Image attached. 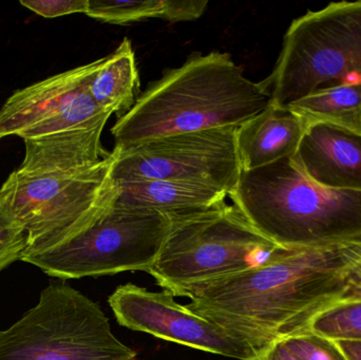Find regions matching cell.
I'll list each match as a JSON object with an SVG mask.
<instances>
[{
	"mask_svg": "<svg viewBox=\"0 0 361 360\" xmlns=\"http://www.w3.org/2000/svg\"><path fill=\"white\" fill-rule=\"evenodd\" d=\"M140 75L133 44L124 38L103 63L89 86L95 103L110 113L125 114L137 101Z\"/></svg>",
	"mask_w": 361,
	"mask_h": 360,
	"instance_id": "15",
	"label": "cell"
},
{
	"mask_svg": "<svg viewBox=\"0 0 361 360\" xmlns=\"http://www.w3.org/2000/svg\"><path fill=\"white\" fill-rule=\"evenodd\" d=\"M293 164L318 185L361 192V135L333 125L305 128Z\"/></svg>",
	"mask_w": 361,
	"mask_h": 360,
	"instance_id": "12",
	"label": "cell"
},
{
	"mask_svg": "<svg viewBox=\"0 0 361 360\" xmlns=\"http://www.w3.org/2000/svg\"><path fill=\"white\" fill-rule=\"evenodd\" d=\"M171 224L169 216L159 211L112 206L66 240L27 249L21 261L63 280L128 271L149 272L162 252Z\"/></svg>",
	"mask_w": 361,
	"mask_h": 360,
	"instance_id": "8",
	"label": "cell"
},
{
	"mask_svg": "<svg viewBox=\"0 0 361 360\" xmlns=\"http://www.w3.org/2000/svg\"><path fill=\"white\" fill-rule=\"evenodd\" d=\"M114 206L118 209L184 215L209 209L226 201L224 190L177 180H139L114 182Z\"/></svg>",
	"mask_w": 361,
	"mask_h": 360,
	"instance_id": "14",
	"label": "cell"
},
{
	"mask_svg": "<svg viewBox=\"0 0 361 360\" xmlns=\"http://www.w3.org/2000/svg\"><path fill=\"white\" fill-rule=\"evenodd\" d=\"M20 4L44 18H56L75 13L86 14L89 0H21Z\"/></svg>",
	"mask_w": 361,
	"mask_h": 360,
	"instance_id": "21",
	"label": "cell"
},
{
	"mask_svg": "<svg viewBox=\"0 0 361 360\" xmlns=\"http://www.w3.org/2000/svg\"><path fill=\"white\" fill-rule=\"evenodd\" d=\"M256 360H301L293 354L283 342H275V344L265 349Z\"/></svg>",
	"mask_w": 361,
	"mask_h": 360,
	"instance_id": "23",
	"label": "cell"
},
{
	"mask_svg": "<svg viewBox=\"0 0 361 360\" xmlns=\"http://www.w3.org/2000/svg\"><path fill=\"white\" fill-rule=\"evenodd\" d=\"M286 348L301 360H347L332 340L303 332L282 340Z\"/></svg>",
	"mask_w": 361,
	"mask_h": 360,
	"instance_id": "20",
	"label": "cell"
},
{
	"mask_svg": "<svg viewBox=\"0 0 361 360\" xmlns=\"http://www.w3.org/2000/svg\"><path fill=\"white\" fill-rule=\"evenodd\" d=\"M0 360H137V354L114 336L97 302L53 283L36 306L0 331Z\"/></svg>",
	"mask_w": 361,
	"mask_h": 360,
	"instance_id": "7",
	"label": "cell"
},
{
	"mask_svg": "<svg viewBox=\"0 0 361 360\" xmlns=\"http://www.w3.org/2000/svg\"><path fill=\"white\" fill-rule=\"evenodd\" d=\"M228 197L255 230L281 249L361 243V192L318 185L290 156L242 170Z\"/></svg>",
	"mask_w": 361,
	"mask_h": 360,
	"instance_id": "3",
	"label": "cell"
},
{
	"mask_svg": "<svg viewBox=\"0 0 361 360\" xmlns=\"http://www.w3.org/2000/svg\"><path fill=\"white\" fill-rule=\"evenodd\" d=\"M333 342V340H332ZM334 342L339 352L347 360H361V342H349V340H338Z\"/></svg>",
	"mask_w": 361,
	"mask_h": 360,
	"instance_id": "24",
	"label": "cell"
},
{
	"mask_svg": "<svg viewBox=\"0 0 361 360\" xmlns=\"http://www.w3.org/2000/svg\"><path fill=\"white\" fill-rule=\"evenodd\" d=\"M103 61L104 57L15 91L0 109V139L48 132L91 97L89 86Z\"/></svg>",
	"mask_w": 361,
	"mask_h": 360,
	"instance_id": "11",
	"label": "cell"
},
{
	"mask_svg": "<svg viewBox=\"0 0 361 360\" xmlns=\"http://www.w3.org/2000/svg\"><path fill=\"white\" fill-rule=\"evenodd\" d=\"M116 154L91 167L19 166L0 188V205L27 235V249L73 236L114 206Z\"/></svg>",
	"mask_w": 361,
	"mask_h": 360,
	"instance_id": "4",
	"label": "cell"
},
{
	"mask_svg": "<svg viewBox=\"0 0 361 360\" xmlns=\"http://www.w3.org/2000/svg\"><path fill=\"white\" fill-rule=\"evenodd\" d=\"M286 109L301 118L305 126L324 123L361 135V82L317 91Z\"/></svg>",
	"mask_w": 361,
	"mask_h": 360,
	"instance_id": "16",
	"label": "cell"
},
{
	"mask_svg": "<svg viewBox=\"0 0 361 360\" xmlns=\"http://www.w3.org/2000/svg\"><path fill=\"white\" fill-rule=\"evenodd\" d=\"M271 94L246 77L228 53L193 54L137 97L111 129L116 146L221 127H239L263 111Z\"/></svg>",
	"mask_w": 361,
	"mask_h": 360,
	"instance_id": "2",
	"label": "cell"
},
{
	"mask_svg": "<svg viewBox=\"0 0 361 360\" xmlns=\"http://www.w3.org/2000/svg\"><path fill=\"white\" fill-rule=\"evenodd\" d=\"M238 127L166 135L127 148L114 147V182L177 180L231 194L242 173Z\"/></svg>",
	"mask_w": 361,
	"mask_h": 360,
	"instance_id": "9",
	"label": "cell"
},
{
	"mask_svg": "<svg viewBox=\"0 0 361 360\" xmlns=\"http://www.w3.org/2000/svg\"><path fill=\"white\" fill-rule=\"evenodd\" d=\"M305 332L333 342H361V299L333 306L316 317Z\"/></svg>",
	"mask_w": 361,
	"mask_h": 360,
	"instance_id": "17",
	"label": "cell"
},
{
	"mask_svg": "<svg viewBox=\"0 0 361 360\" xmlns=\"http://www.w3.org/2000/svg\"><path fill=\"white\" fill-rule=\"evenodd\" d=\"M87 16L114 25L162 18V0H89Z\"/></svg>",
	"mask_w": 361,
	"mask_h": 360,
	"instance_id": "18",
	"label": "cell"
},
{
	"mask_svg": "<svg viewBox=\"0 0 361 360\" xmlns=\"http://www.w3.org/2000/svg\"><path fill=\"white\" fill-rule=\"evenodd\" d=\"M305 123L288 109L269 104L237 128L242 170H252L292 156L305 133Z\"/></svg>",
	"mask_w": 361,
	"mask_h": 360,
	"instance_id": "13",
	"label": "cell"
},
{
	"mask_svg": "<svg viewBox=\"0 0 361 360\" xmlns=\"http://www.w3.org/2000/svg\"><path fill=\"white\" fill-rule=\"evenodd\" d=\"M108 302L118 323L127 329L228 359H258L247 342L180 306L169 292L121 285Z\"/></svg>",
	"mask_w": 361,
	"mask_h": 360,
	"instance_id": "10",
	"label": "cell"
},
{
	"mask_svg": "<svg viewBox=\"0 0 361 360\" xmlns=\"http://www.w3.org/2000/svg\"><path fill=\"white\" fill-rule=\"evenodd\" d=\"M262 85L271 104H290L324 89L361 82V0L332 2L295 19Z\"/></svg>",
	"mask_w": 361,
	"mask_h": 360,
	"instance_id": "6",
	"label": "cell"
},
{
	"mask_svg": "<svg viewBox=\"0 0 361 360\" xmlns=\"http://www.w3.org/2000/svg\"><path fill=\"white\" fill-rule=\"evenodd\" d=\"M162 19L169 23L200 18L207 8V0H162Z\"/></svg>",
	"mask_w": 361,
	"mask_h": 360,
	"instance_id": "22",
	"label": "cell"
},
{
	"mask_svg": "<svg viewBox=\"0 0 361 360\" xmlns=\"http://www.w3.org/2000/svg\"><path fill=\"white\" fill-rule=\"evenodd\" d=\"M188 298L189 310L239 336L259 356L333 306L361 299V243L281 249Z\"/></svg>",
	"mask_w": 361,
	"mask_h": 360,
	"instance_id": "1",
	"label": "cell"
},
{
	"mask_svg": "<svg viewBox=\"0 0 361 360\" xmlns=\"http://www.w3.org/2000/svg\"><path fill=\"white\" fill-rule=\"evenodd\" d=\"M169 218V236L148 273L173 297H189L214 281L263 263L281 249L226 201Z\"/></svg>",
	"mask_w": 361,
	"mask_h": 360,
	"instance_id": "5",
	"label": "cell"
},
{
	"mask_svg": "<svg viewBox=\"0 0 361 360\" xmlns=\"http://www.w3.org/2000/svg\"><path fill=\"white\" fill-rule=\"evenodd\" d=\"M27 249V232L0 205V272L23 259Z\"/></svg>",
	"mask_w": 361,
	"mask_h": 360,
	"instance_id": "19",
	"label": "cell"
}]
</instances>
